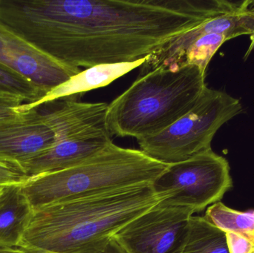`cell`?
Segmentation results:
<instances>
[{
  "label": "cell",
  "instance_id": "6da1fadb",
  "mask_svg": "<svg viewBox=\"0 0 254 253\" xmlns=\"http://www.w3.org/2000/svg\"><path fill=\"white\" fill-rule=\"evenodd\" d=\"M221 0H0V21L71 68L144 59L222 14Z\"/></svg>",
  "mask_w": 254,
  "mask_h": 253
},
{
  "label": "cell",
  "instance_id": "7a4b0ae2",
  "mask_svg": "<svg viewBox=\"0 0 254 253\" xmlns=\"http://www.w3.org/2000/svg\"><path fill=\"white\" fill-rule=\"evenodd\" d=\"M161 201L152 184H144L35 208L19 246L99 253L118 232Z\"/></svg>",
  "mask_w": 254,
  "mask_h": 253
},
{
  "label": "cell",
  "instance_id": "3957f363",
  "mask_svg": "<svg viewBox=\"0 0 254 253\" xmlns=\"http://www.w3.org/2000/svg\"><path fill=\"white\" fill-rule=\"evenodd\" d=\"M206 74L195 65L157 68L137 80L109 104L112 136L136 139L159 133L188 113L204 89Z\"/></svg>",
  "mask_w": 254,
  "mask_h": 253
},
{
  "label": "cell",
  "instance_id": "277c9868",
  "mask_svg": "<svg viewBox=\"0 0 254 253\" xmlns=\"http://www.w3.org/2000/svg\"><path fill=\"white\" fill-rule=\"evenodd\" d=\"M169 165L140 150L110 144L89 160L68 169L28 178L22 192L33 209L144 184H152Z\"/></svg>",
  "mask_w": 254,
  "mask_h": 253
},
{
  "label": "cell",
  "instance_id": "5b68a950",
  "mask_svg": "<svg viewBox=\"0 0 254 253\" xmlns=\"http://www.w3.org/2000/svg\"><path fill=\"white\" fill-rule=\"evenodd\" d=\"M240 100L206 87L195 105L159 133L137 139L140 151L165 164L188 160L211 150L216 132L243 111Z\"/></svg>",
  "mask_w": 254,
  "mask_h": 253
},
{
  "label": "cell",
  "instance_id": "8992f818",
  "mask_svg": "<svg viewBox=\"0 0 254 253\" xmlns=\"http://www.w3.org/2000/svg\"><path fill=\"white\" fill-rule=\"evenodd\" d=\"M232 186L228 160L212 149L169 165L152 183L161 203L190 208L195 213L220 202Z\"/></svg>",
  "mask_w": 254,
  "mask_h": 253
},
{
  "label": "cell",
  "instance_id": "52a82bcc",
  "mask_svg": "<svg viewBox=\"0 0 254 253\" xmlns=\"http://www.w3.org/2000/svg\"><path fill=\"white\" fill-rule=\"evenodd\" d=\"M194 213L190 208L160 202L113 239L127 253H179Z\"/></svg>",
  "mask_w": 254,
  "mask_h": 253
},
{
  "label": "cell",
  "instance_id": "ba28073f",
  "mask_svg": "<svg viewBox=\"0 0 254 253\" xmlns=\"http://www.w3.org/2000/svg\"><path fill=\"white\" fill-rule=\"evenodd\" d=\"M0 64L49 93L81 71L46 54L1 21Z\"/></svg>",
  "mask_w": 254,
  "mask_h": 253
},
{
  "label": "cell",
  "instance_id": "9c48e42d",
  "mask_svg": "<svg viewBox=\"0 0 254 253\" xmlns=\"http://www.w3.org/2000/svg\"><path fill=\"white\" fill-rule=\"evenodd\" d=\"M55 143L52 128L37 108L28 104L17 114L0 121V160L21 172L25 163L47 151Z\"/></svg>",
  "mask_w": 254,
  "mask_h": 253
},
{
  "label": "cell",
  "instance_id": "30bf717a",
  "mask_svg": "<svg viewBox=\"0 0 254 253\" xmlns=\"http://www.w3.org/2000/svg\"><path fill=\"white\" fill-rule=\"evenodd\" d=\"M253 0H243L237 8L216 16L185 32L178 34L161 45L146 57L140 74L157 68H170L194 40L208 34H222L230 40L254 32Z\"/></svg>",
  "mask_w": 254,
  "mask_h": 253
},
{
  "label": "cell",
  "instance_id": "8fae6325",
  "mask_svg": "<svg viewBox=\"0 0 254 253\" xmlns=\"http://www.w3.org/2000/svg\"><path fill=\"white\" fill-rule=\"evenodd\" d=\"M112 143L113 136L107 127L64 138L27 162L21 170L29 178L68 169L96 155Z\"/></svg>",
  "mask_w": 254,
  "mask_h": 253
},
{
  "label": "cell",
  "instance_id": "7c38bea8",
  "mask_svg": "<svg viewBox=\"0 0 254 253\" xmlns=\"http://www.w3.org/2000/svg\"><path fill=\"white\" fill-rule=\"evenodd\" d=\"M146 59V57L134 62L103 64L86 68L64 84L51 91L41 101L29 105H37L61 98L77 97L89 91L108 86L117 79L143 65Z\"/></svg>",
  "mask_w": 254,
  "mask_h": 253
},
{
  "label": "cell",
  "instance_id": "4fadbf2b",
  "mask_svg": "<svg viewBox=\"0 0 254 253\" xmlns=\"http://www.w3.org/2000/svg\"><path fill=\"white\" fill-rule=\"evenodd\" d=\"M22 184L4 186L0 192V245H20L33 208L22 192Z\"/></svg>",
  "mask_w": 254,
  "mask_h": 253
},
{
  "label": "cell",
  "instance_id": "5bb4252c",
  "mask_svg": "<svg viewBox=\"0 0 254 253\" xmlns=\"http://www.w3.org/2000/svg\"><path fill=\"white\" fill-rule=\"evenodd\" d=\"M179 253H230L225 233L204 217L190 220L188 233Z\"/></svg>",
  "mask_w": 254,
  "mask_h": 253
},
{
  "label": "cell",
  "instance_id": "9a60e30c",
  "mask_svg": "<svg viewBox=\"0 0 254 253\" xmlns=\"http://www.w3.org/2000/svg\"><path fill=\"white\" fill-rule=\"evenodd\" d=\"M204 217L225 233L240 235L254 243V210L240 212L219 202L209 206Z\"/></svg>",
  "mask_w": 254,
  "mask_h": 253
},
{
  "label": "cell",
  "instance_id": "2e32d148",
  "mask_svg": "<svg viewBox=\"0 0 254 253\" xmlns=\"http://www.w3.org/2000/svg\"><path fill=\"white\" fill-rule=\"evenodd\" d=\"M229 37L222 34H208L200 36L194 40L169 69H177L185 65L198 67L204 72L215 53Z\"/></svg>",
  "mask_w": 254,
  "mask_h": 253
},
{
  "label": "cell",
  "instance_id": "e0dca14e",
  "mask_svg": "<svg viewBox=\"0 0 254 253\" xmlns=\"http://www.w3.org/2000/svg\"><path fill=\"white\" fill-rule=\"evenodd\" d=\"M0 89L20 95L30 104L39 102L49 94L43 88L0 64Z\"/></svg>",
  "mask_w": 254,
  "mask_h": 253
},
{
  "label": "cell",
  "instance_id": "ac0fdd59",
  "mask_svg": "<svg viewBox=\"0 0 254 253\" xmlns=\"http://www.w3.org/2000/svg\"><path fill=\"white\" fill-rule=\"evenodd\" d=\"M29 101L20 95L0 89V121L15 115Z\"/></svg>",
  "mask_w": 254,
  "mask_h": 253
},
{
  "label": "cell",
  "instance_id": "d6986e66",
  "mask_svg": "<svg viewBox=\"0 0 254 253\" xmlns=\"http://www.w3.org/2000/svg\"><path fill=\"white\" fill-rule=\"evenodd\" d=\"M28 179L16 166L0 160V187L22 184Z\"/></svg>",
  "mask_w": 254,
  "mask_h": 253
},
{
  "label": "cell",
  "instance_id": "ffe728a7",
  "mask_svg": "<svg viewBox=\"0 0 254 253\" xmlns=\"http://www.w3.org/2000/svg\"><path fill=\"white\" fill-rule=\"evenodd\" d=\"M225 236L230 253H254V243L247 238L230 232Z\"/></svg>",
  "mask_w": 254,
  "mask_h": 253
},
{
  "label": "cell",
  "instance_id": "44dd1931",
  "mask_svg": "<svg viewBox=\"0 0 254 253\" xmlns=\"http://www.w3.org/2000/svg\"><path fill=\"white\" fill-rule=\"evenodd\" d=\"M19 253H54L47 251H40L34 248H26V247H16ZM99 253H127L125 250L113 239L107 248L104 251Z\"/></svg>",
  "mask_w": 254,
  "mask_h": 253
},
{
  "label": "cell",
  "instance_id": "7402d4cb",
  "mask_svg": "<svg viewBox=\"0 0 254 253\" xmlns=\"http://www.w3.org/2000/svg\"><path fill=\"white\" fill-rule=\"evenodd\" d=\"M0 253H19L17 248L0 245Z\"/></svg>",
  "mask_w": 254,
  "mask_h": 253
},
{
  "label": "cell",
  "instance_id": "603a6c76",
  "mask_svg": "<svg viewBox=\"0 0 254 253\" xmlns=\"http://www.w3.org/2000/svg\"><path fill=\"white\" fill-rule=\"evenodd\" d=\"M252 6H253V8L254 10V0H253V2H252Z\"/></svg>",
  "mask_w": 254,
  "mask_h": 253
},
{
  "label": "cell",
  "instance_id": "cb8c5ba5",
  "mask_svg": "<svg viewBox=\"0 0 254 253\" xmlns=\"http://www.w3.org/2000/svg\"><path fill=\"white\" fill-rule=\"evenodd\" d=\"M3 187H0V192H1V189H2Z\"/></svg>",
  "mask_w": 254,
  "mask_h": 253
}]
</instances>
